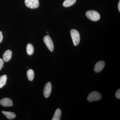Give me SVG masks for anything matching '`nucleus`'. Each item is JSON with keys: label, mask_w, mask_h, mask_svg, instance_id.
Here are the masks:
<instances>
[{"label": "nucleus", "mask_w": 120, "mask_h": 120, "mask_svg": "<svg viewBox=\"0 0 120 120\" xmlns=\"http://www.w3.org/2000/svg\"><path fill=\"white\" fill-rule=\"evenodd\" d=\"M86 17L93 21H98L100 19V15L98 12L95 11H89L86 13Z\"/></svg>", "instance_id": "obj_1"}, {"label": "nucleus", "mask_w": 120, "mask_h": 120, "mask_svg": "<svg viewBox=\"0 0 120 120\" xmlns=\"http://www.w3.org/2000/svg\"><path fill=\"white\" fill-rule=\"evenodd\" d=\"M71 37L75 46L79 45L80 41V36L79 33L77 30L72 29L71 31Z\"/></svg>", "instance_id": "obj_2"}, {"label": "nucleus", "mask_w": 120, "mask_h": 120, "mask_svg": "<svg viewBox=\"0 0 120 120\" xmlns=\"http://www.w3.org/2000/svg\"><path fill=\"white\" fill-rule=\"evenodd\" d=\"M101 95L99 92L97 91H93L90 92L87 97V100L89 101H98L101 98Z\"/></svg>", "instance_id": "obj_3"}, {"label": "nucleus", "mask_w": 120, "mask_h": 120, "mask_svg": "<svg viewBox=\"0 0 120 120\" xmlns=\"http://www.w3.org/2000/svg\"><path fill=\"white\" fill-rule=\"evenodd\" d=\"M43 41L48 49L51 52H52L54 50V45L49 35L45 36L43 38Z\"/></svg>", "instance_id": "obj_4"}, {"label": "nucleus", "mask_w": 120, "mask_h": 120, "mask_svg": "<svg viewBox=\"0 0 120 120\" xmlns=\"http://www.w3.org/2000/svg\"><path fill=\"white\" fill-rule=\"evenodd\" d=\"M26 6L31 9L37 8L39 6L38 0H25Z\"/></svg>", "instance_id": "obj_5"}, {"label": "nucleus", "mask_w": 120, "mask_h": 120, "mask_svg": "<svg viewBox=\"0 0 120 120\" xmlns=\"http://www.w3.org/2000/svg\"><path fill=\"white\" fill-rule=\"evenodd\" d=\"M52 90V84L50 82H48L45 85L43 90V94L45 98H49L51 94Z\"/></svg>", "instance_id": "obj_6"}, {"label": "nucleus", "mask_w": 120, "mask_h": 120, "mask_svg": "<svg viewBox=\"0 0 120 120\" xmlns=\"http://www.w3.org/2000/svg\"><path fill=\"white\" fill-rule=\"evenodd\" d=\"M13 102L10 99L4 98L0 101V104L5 107H11L13 105Z\"/></svg>", "instance_id": "obj_7"}, {"label": "nucleus", "mask_w": 120, "mask_h": 120, "mask_svg": "<svg viewBox=\"0 0 120 120\" xmlns=\"http://www.w3.org/2000/svg\"><path fill=\"white\" fill-rule=\"evenodd\" d=\"M105 64V62L103 61H100L97 62V64L95 65L94 71L97 73L101 72L104 68Z\"/></svg>", "instance_id": "obj_8"}, {"label": "nucleus", "mask_w": 120, "mask_h": 120, "mask_svg": "<svg viewBox=\"0 0 120 120\" xmlns=\"http://www.w3.org/2000/svg\"><path fill=\"white\" fill-rule=\"evenodd\" d=\"M12 52L10 50H8L5 52L3 55V60L5 62H8L11 60L12 57Z\"/></svg>", "instance_id": "obj_9"}, {"label": "nucleus", "mask_w": 120, "mask_h": 120, "mask_svg": "<svg viewBox=\"0 0 120 120\" xmlns=\"http://www.w3.org/2000/svg\"><path fill=\"white\" fill-rule=\"evenodd\" d=\"M2 113L6 116L8 119L9 120H13L16 117V115L15 113L13 112L2 111Z\"/></svg>", "instance_id": "obj_10"}, {"label": "nucleus", "mask_w": 120, "mask_h": 120, "mask_svg": "<svg viewBox=\"0 0 120 120\" xmlns=\"http://www.w3.org/2000/svg\"><path fill=\"white\" fill-rule=\"evenodd\" d=\"M61 110L60 109H57L56 110L54 113L53 117L52 120H60L61 116Z\"/></svg>", "instance_id": "obj_11"}, {"label": "nucleus", "mask_w": 120, "mask_h": 120, "mask_svg": "<svg viewBox=\"0 0 120 120\" xmlns=\"http://www.w3.org/2000/svg\"><path fill=\"white\" fill-rule=\"evenodd\" d=\"M34 49L32 44L29 43L27 45L26 52L27 54L29 55H32L34 53Z\"/></svg>", "instance_id": "obj_12"}, {"label": "nucleus", "mask_w": 120, "mask_h": 120, "mask_svg": "<svg viewBox=\"0 0 120 120\" xmlns=\"http://www.w3.org/2000/svg\"><path fill=\"white\" fill-rule=\"evenodd\" d=\"M7 79V76L6 75L0 76V88H2L5 85Z\"/></svg>", "instance_id": "obj_13"}, {"label": "nucleus", "mask_w": 120, "mask_h": 120, "mask_svg": "<svg viewBox=\"0 0 120 120\" xmlns=\"http://www.w3.org/2000/svg\"><path fill=\"white\" fill-rule=\"evenodd\" d=\"M76 0H65L63 3L64 7H68L73 5L76 2Z\"/></svg>", "instance_id": "obj_14"}, {"label": "nucleus", "mask_w": 120, "mask_h": 120, "mask_svg": "<svg viewBox=\"0 0 120 120\" xmlns=\"http://www.w3.org/2000/svg\"><path fill=\"white\" fill-rule=\"evenodd\" d=\"M27 77L30 81H31L34 79V71L31 69L28 70L27 72Z\"/></svg>", "instance_id": "obj_15"}, {"label": "nucleus", "mask_w": 120, "mask_h": 120, "mask_svg": "<svg viewBox=\"0 0 120 120\" xmlns=\"http://www.w3.org/2000/svg\"><path fill=\"white\" fill-rule=\"evenodd\" d=\"M116 98L120 99V89L117 90L116 93Z\"/></svg>", "instance_id": "obj_16"}, {"label": "nucleus", "mask_w": 120, "mask_h": 120, "mask_svg": "<svg viewBox=\"0 0 120 120\" xmlns=\"http://www.w3.org/2000/svg\"><path fill=\"white\" fill-rule=\"evenodd\" d=\"M4 61L1 58H0V71L1 70L2 68H4L3 65H4Z\"/></svg>", "instance_id": "obj_17"}, {"label": "nucleus", "mask_w": 120, "mask_h": 120, "mask_svg": "<svg viewBox=\"0 0 120 120\" xmlns=\"http://www.w3.org/2000/svg\"><path fill=\"white\" fill-rule=\"evenodd\" d=\"M2 40H3V35H2V32L0 31V43L2 42Z\"/></svg>", "instance_id": "obj_18"}, {"label": "nucleus", "mask_w": 120, "mask_h": 120, "mask_svg": "<svg viewBox=\"0 0 120 120\" xmlns=\"http://www.w3.org/2000/svg\"><path fill=\"white\" fill-rule=\"evenodd\" d=\"M118 10H119V11L120 12V1H119V3H118Z\"/></svg>", "instance_id": "obj_19"}]
</instances>
